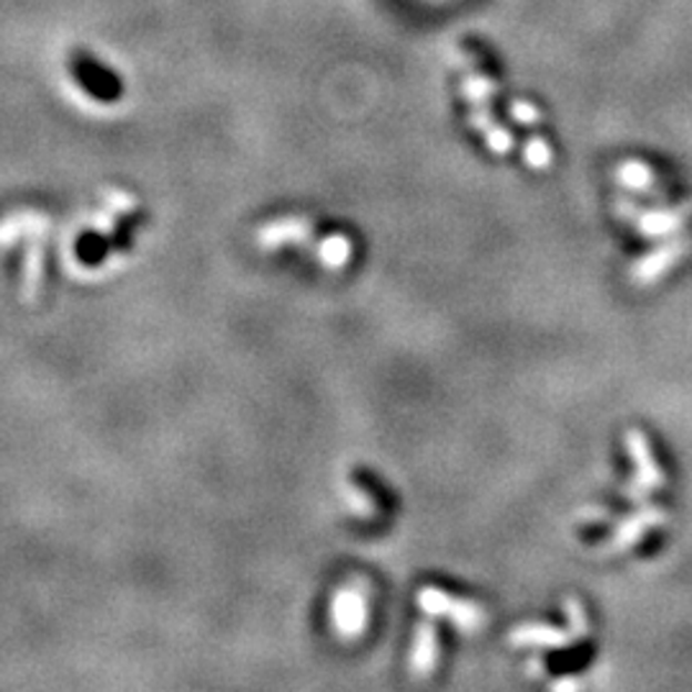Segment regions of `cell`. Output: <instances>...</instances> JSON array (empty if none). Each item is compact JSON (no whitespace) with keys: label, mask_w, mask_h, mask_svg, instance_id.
<instances>
[{"label":"cell","mask_w":692,"mask_h":692,"mask_svg":"<svg viewBox=\"0 0 692 692\" xmlns=\"http://www.w3.org/2000/svg\"><path fill=\"white\" fill-rule=\"evenodd\" d=\"M418 606H421L428 615L449 618V621L465 633L480 631L482 625L488 623V613H485L482 606H477L475 600L449 596V592H444L439 588H424L418 592Z\"/></svg>","instance_id":"1"},{"label":"cell","mask_w":692,"mask_h":692,"mask_svg":"<svg viewBox=\"0 0 692 692\" xmlns=\"http://www.w3.org/2000/svg\"><path fill=\"white\" fill-rule=\"evenodd\" d=\"M68 68H70V75L75 78L78 85L85 90L90 98H95V101H101V103L119 101V95H121L119 75L105 68L101 60H95L93 54L82 52V49H78V52H70Z\"/></svg>","instance_id":"2"},{"label":"cell","mask_w":692,"mask_h":692,"mask_svg":"<svg viewBox=\"0 0 692 692\" xmlns=\"http://www.w3.org/2000/svg\"><path fill=\"white\" fill-rule=\"evenodd\" d=\"M367 596L359 584H346L332 600V623L336 637L357 639L367 625Z\"/></svg>","instance_id":"3"},{"label":"cell","mask_w":692,"mask_h":692,"mask_svg":"<svg viewBox=\"0 0 692 692\" xmlns=\"http://www.w3.org/2000/svg\"><path fill=\"white\" fill-rule=\"evenodd\" d=\"M629 455L637 461V477H633V482L629 485V498L639 500L641 496H647L649 490H654L657 485H662L664 475L659 472L652 449H649V441L639 431L629 434Z\"/></svg>","instance_id":"4"},{"label":"cell","mask_w":692,"mask_h":692,"mask_svg":"<svg viewBox=\"0 0 692 692\" xmlns=\"http://www.w3.org/2000/svg\"><path fill=\"white\" fill-rule=\"evenodd\" d=\"M313 236V221L303 216H287L272 224L262 226L257 234V242L262 250H277L285 244H308Z\"/></svg>","instance_id":"5"},{"label":"cell","mask_w":692,"mask_h":692,"mask_svg":"<svg viewBox=\"0 0 692 692\" xmlns=\"http://www.w3.org/2000/svg\"><path fill=\"white\" fill-rule=\"evenodd\" d=\"M618 211L621 216L633 218L631 224H637V228L644 236H666L672 231H678L682 226V218H685V208L678 211H639L637 205L618 201Z\"/></svg>","instance_id":"6"},{"label":"cell","mask_w":692,"mask_h":692,"mask_svg":"<svg viewBox=\"0 0 692 692\" xmlns=\"http://www.w3.org/2000/svg\"><path fill=\"white\" fill-rule=\"evenodd\" d=\"M577 639H582V637L572 629V625H567V629H551V625L531 623V625H518V629L510 633V641H513L516 647L562 649V647H570Z\"/></svg>","instance_id":"7"},{"label":"cell","mask_w":692,"mask_h":692,"mask_svg":"<svg viewBox=\"0 0 692 692\" xmlns=\"http://www.w3.org/2000/svg\"><path fill=\"white\" fill-rule=\"evenodd\" d=\"M436 662H439V639H436V629L431 621L418 625L414 654H410V670L416 678H428L434 672Z\"/></svg>","instance_id":"8"},{"label":"cell","mask_w":692,"mask_h":692,"mask_svg":"<svg viewBox=\"0 0 692 692\" xmlns=\"http://www.w3.org/2000/svg\"><path fill=\"white\" fill-rule=\"evenodd\" d=\"M682 252H685V244L659 246L654 254H649V257H644L637 267H633V275H637V279H641V283H649V279H654L662 275V272L670 269Z\"/></svg>","instance_id":"9"},{"label":"cell","mask_w":692,"mask_h":692,"mask_svg":"<svg viewBox=\"0 0 692 692\" xmlns=\"http://www.w3.org/2000/svg\"><path fill=\"white\" fill-rule=\"evenodd\" d=\"M313 252H316V260L326 269H342V267H346V262L352 260L354 246L349 242V236L332 234V236L320 238V242L313 246Z\"/></svg>","instance_id":"10"},{"label":"cell","mask_w":692,"mask_h":692,"mask_svg":"<svg viewBox=\"0 0 692 692\" xmlns=\"http://www.w3.org/2000/svg\"><path fill=\"white\" fill-rule=\"evenodd\" d=\"M618 177H621V183L625 187H631V191H639V193H652V187H654L652 170L641 162H625L623 167L618 170Z\"/></svg>","instance_id":"11"},{"label":"cell","mask_w":692,"mask_h":692,"mask_svg":"<svg viewBox=\"0 0 692 692\" xmlns=\"http://www.w3.org/2000/svg\"><path fill=\"white\" fill-rule=\"evenodd\" d=\"M344 498H346V502H349V508H352L354 516H359V518L375 516V502H373V498L367 496L365 490L359 488V485H346Z\"/></svg>","instance_id":"12"},{"label":"cell","mask_w":692,"mask_h":692,"mask_svg":"<svg viewBox=\"0 0 692 692\" xmlns=\"http://www.w3.org/2000/svg\"><path fill=\"white\" fill-rule=\"evenodd\" d=\"M549 160H551L549 146L539 142V139H533V142L529 144V162L533 164V167H549Z\"/></svg>","instance_id":"13"}]
</instances>
